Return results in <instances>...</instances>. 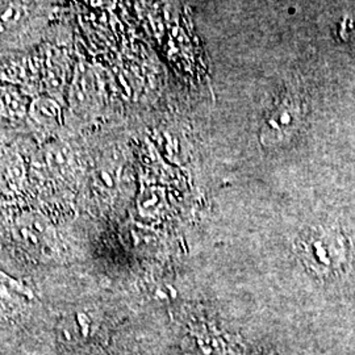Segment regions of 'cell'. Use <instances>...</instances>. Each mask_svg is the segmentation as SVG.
<instances>
[{"instance_id": "3957f363", "label": "cell", "mask_w": 355, "mask_h": 355, "mask_svg": "<svg viewBox=\"0 0 355 355\" xmlns=\"http://www.w3.org/2000/svg\"><path fill=\"white\" fill-rule=\"evenodd\" d=\"M60 338L67 345H82L89 341L95 331V321L86 312L74 313L70 318H64L60 325Z\"/></svg>"}, {"instance_id": "6da1fadb", "label": "cell", "mask_w": 355, "mask_h": 355, "mask_svg": "<svg viewBox=\"0 0 355 355\" xmlns=\"http://www.w3.org/2000/svg\"><path fill=\"white\" fill-rule=\"evenodd\" d=\"M296 253L312 274L320 278H329L345 267L349 249L338 230L315 227L302 232L296 241Z\"/></svg>"}, {"instance_id": "7a4b0ae2", "label": "cell", "mask_w": 355, "mask_h": 355, "mask_svg": "<svg viewBox=\"0 0 355 355\" xmlns=\"http://www.w3.org/2000/svg\"><path fill=\"white\" fill-rule=\"evenodd\" d=\"M302 107L291 96L274 104L261 128L259 137L263 145L277 146L290 140L302 123Z\"/></svg>"}]
</instances>
